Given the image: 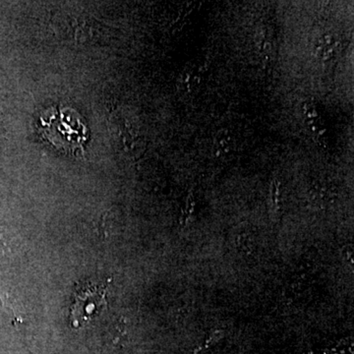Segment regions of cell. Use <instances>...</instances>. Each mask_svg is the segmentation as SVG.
<instances>
[{
    "label": "cell",
    "mask_w": 354,
    "mask_h": 354,
    "mask_svg": "<svg viewBox=\"0 0 354 354\" xmlns=\"http://www.w3.org/2000/svg\"><path fill=\"white\" fill-rule=\"evenodd\" d=\"M38 130L44 141L65 155L85 153L88 129L81 114L74 109L55 106L46 109L39 116Z\"/></svg>",
    "instance_id": "1"
},
{
    "label": "cell",
    "mask_w": 354,
    "mask_h": 354,
    "mask_svg": "<svg viewBox=\"0 0 354 354\" xmlns=\"http://www.w3.org/2000/svg\"><path fill=\"white\" fill-rule=\"evenodd\" d=\"M272 206H274V209H272V211L277 212L279 209V190H278V185L277 184H272Z\"/></svg>",
    "instance_id": "4"
},
{
    "label": "cell",
    "mask_w": 354,
    "mask_h": 354,
    "mask_svg": "<svg viewBox=\"0 0 354 354\" xmlns=\"http://www.w3.org/2000/svg\"><path fill=\"white\" fill-rule=\"evenodd\" d=\"M108 286L88 281L77 288L70 308V323L72 327L81 328L88 325L106 308Z\"/></svg>",
    "instance_id": "2"
},
{
    "label": "cell",
    "mask_w": 354,
    "mask_h": 354,
    "mask_svg": "<svg viewBox=\"0 0 354 354\" xmlns=\"http://www.w3.org/2000/svg\"><path fill=\"white\" fill-rule=\"evenodd\" d=\"M223 330H213V332L207 337L206 341L204 342V344L200 346L199 349H197V351H195V353H201V351H205V349L209 348V346H213L214 344H216V342H218L220 339H223Z\"/></svg>",
    "instance_id": "3"
}]
</instances>
